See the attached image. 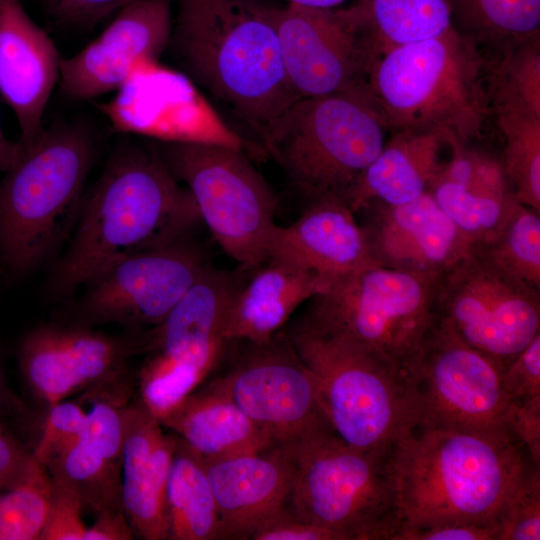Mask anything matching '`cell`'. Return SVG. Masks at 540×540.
Listing matches in <instances>:
<instances>
[{
	"label": "cell",
	"mask_w": 540,
	"mask_h": 540,
	"mask_svg": "<svg viewBox=\"0 0 540 540\" xmlns=\"http://www.w3.org/2000/svg\"><path fill=\"white\" fill-rule=\"evenodd\" d=\"M175 437L166 486L168 540L220 539V517L205 461Z\"/></svg>",
	"instance_id": "83f0119b"
},
{
	"label": "cell",
	"mask_w": 540,
	"mask_h": 540,
	"mask_svg": "<svg viewBox=\"0 0 540 540\" xmlns=\"http://www.w3.org/2000/svg\"><path fill=\"white\" fill-rule=\"evenodd\" d=\"M393 540H497L495 525L450 523L398 531Z\"/></svg>",
	"instance_id": "b9f144b4"
},
{
	"label": "cell",
	"mask_w": 540,
	"mask_h": 540,
	"mask_svg": "<svg viewBox=\"0 0 540 540\" xmlns=\"http://www.w3.org/2000/svg\"><path fill=\"white\" fill-rule=\"evenodd\" d=\"M175 442L142 403L126 406L122 506L135 535L145 540H168L166 486Z\"/></svg>",
	"instance_id": "7402d4cb"
},
{
	"label": "cell",
	"mask_w": 540,
	"mask_h": 540,
	"mask_svg": "<svg viewBox=\"0 0 540 540\" xmlns=\"http://www.w3.org/2000/svg\"><path fill=\"white\" fill-rule=\"evenodd\" d=\"M50 478V506L39 540H84L87 526L82 519L81 497L61 478Z\"/></svg>",
	"instance_id": "8d00e7d4"
},
{
	"label": "cell",
	"mask_w": 540,
	"mask_h": 540,
	"mask_svg": "<svg viewBox=\"0 0 540 540\" xmlns=\"http://www.w3.org/2000/svg\"><path fill=\"white\" fill-rule=\"evenodd\" d=\"M21 150V142L8 139L2 130L0 122V174L6 172L16 161Z\"/></svg>",
	"instance_id": "7dc6e473"
},
{
	"label": "cell",
	"mask_w": 540,
	"mask_h": 540,
	"mask_svg": "<svg viewBox=\"0 0 540 540\" xmlns=\"http://www.w3.org/2000/svg\"><path fill=\"white\" fill-rule=\"evenodd\" d=\"M471 249L505 274L540 290V212L516 199L483 243Z\"/></svg>",
	"instance_id": "4dcf8cb0"
},
{
	"label": "cell",
	"mask_w": 540,
	"mask_h": 540,
	"mask_svg": "<svg viewBox=\"0 0 540 540\" xmlns=\"http://www.w3.org/2000/svg\"><path fill=\"white\" fill-rule=\"evenodd\" d=\"M393 467L396 533L450 523L496 526L505 501L540 468L507 426L419 421H411L397 439Z\"/></svg>",
	"instance_id": "6da1fadb"
},
{
	"label": "cell",
	"mask_w": 540,
	"mask_h": 540,
	"mask_svg": "<svg viewBox=\"0 0 540 540\" xmlns=\"http://www.w3.org/2000/svg\"><path fill=\"white\" fill-rule=\"evenodd\" d=\"M60 61L53 41L21 1L0 0V96L15 114L22 143L43 129Z\"/></svg>",
	"instance_id": "d6986e66"
},
{
	"label": "cell",
	"mask_w": 540,
	"mask_h": 540,
	"mask_svg": "<svg viewBox=\"0 0 540 540\" xmlns=\"http://www.w3.org/2000/svg\"><path fill=\"white\" fill-rule=\"evenodd\" d=\"M208 265L185 239L128 256L86 283L82 310L97 322L154 328Z\"/></svg>",
	"instance_id": "2e32d148"
},
{
	"label": "cell",
	"mask_w": 540,
	"mask_h": 540,
	"mask_svg": "<svg viewBox=\"0 0 540 540\" xmlns=\"http://www.w3.org/2000/svg\"><path fill=\"white\" fill-rule=\"evenodd\" d=\"M385 131L361 88L300 98L272 124L263 143L308 204L330 199L347 204L383 148Z\"/></svg>",
	"instance_id": "8992f818"
},
{
	"label": "cell",
	"mask_w": 540,
	"mask_h": 540,
	"mask_svg": "<svg viewBox=\"0 0 540 540\" xmlns=\"http://www.w3.org/2000/svg\"><path fill=\"white\" fill-rule=\"evenodd\" d=\"M0 401H1V374H0Z\"/></svg>",
	"instance_id": "681fc988"
},
{
	"label": "cell",
	"mask_w": 540,
	"mask_h": 540,
	"mask_svg": "<svg viewBox=\"0 0 540 540\" xmlns=\"http://www.w3.org/2000/svg\"><path fill=\"white\" fill-rule=\"evenodd\" d=\"M508 402L540 395V333L501 369Z\"/></svg>",
	"instance_id": "f35d334b"
},
{
	"label": "cell",
	"mask_w": 540,
	"mask_h": 540,
	"mask_svg": "<svg viewBox=\"0 0 540 540\" xmlns=\"http://www.w3.org/2000/svg\"><path fill=\"white\" fill-rule=\"evenodd\" d=\"M411 421L467 427L505 426L501 367L436 318L403 371Z\"/></svg>",
	"instance_id": "4fadbf2b"
},
{
	"label": "cell",
	"mask_w": 540,
	"mask_h": 540,
	"mask_svg": "<svg viewBox=\"0 0 540 540\" xmlns=\"http://www.w3.org/2000/svg\"><path fill=\"white\" fill-rule=\"evenodd\" d=\"M489 109L540 116V37L514 48L488 68Z\"/></svg>",
	"instance_id": "1f68e13d"
},
{
	"label": "cell",
	"mask_w": 540,
	"mask_h": 540,
	"mask_svg": "<svg viewBox=\"0 0 540 540\" xmlns=\"http://www.w3.org/2000/svg\"><path fill=\"white\" fill-rule=\"evenodd\" d=\"M429 192L472 247L488 240L515 198L501 200L437 178Z\"/></svg>",
	"instance_id": "e575fe53"
},
{
	"label": "cell",
	"mask_w": 540,
	"mask_h": 540,
	"mask_svg": "<svg viewBox=\"0 0 540 540\" xmlns=\"http://www.w3.org/2000/svg\"><path fill=\"white\" fill-rule=\"evenodd\" d=\"M205 464L220 517V539H249L262 522L289 504L292 467L278 446Z\"/></svg>",
	"instance_id": "603a6c76"
},
{
	"label": "cell",
	"mask_w": 540,
	"mask_h": 540,
	"mask_svg": "<svg viewBox=\"0 0 540 540\" xmlns=\"http://www.w3.org/2000/svg\"><path fill=\"white\" fill-rule=\"evenodd\" d=\"M292 467L288 506L341 540H392L398 520L393 449L364 451L331 428L280 445Z\"/></svg>",
	"instance_id": "52a82bcc"
},
{
	"label": "cell",
	"mask_w": 540,
	"mask_h": 540,
	"mask_svg": "<svg viewBox=\"0 0 540 540\" xmlns=\"http://www.w3.org/2000/svg\"><path fill=\"white\" fill-rule=\"evenodd\" d=\"M55 15L75 24H91L133 0H46Z\"/></svg>",
	"instance_id": "ee69618b"
},
{
	"label": "cell",
	"mask_w": 540,
	"mask_h": 540,
	"mask_svg": "<svg viewBox=\"0 0 540 540\" xmlns=\"http://www.w3.org/2000/svg\"><path fill=\"white\" fill-rule=\"evenodd\" d=\"M33 455L27 453L0 427V491L17 483L29 469Z\"/></svg>",
	"instance_id": "f6af8a7d"
},
{
	"label": "cell",
	"mask_w": 540,
	"mask_h": 540,
	"mask_svg": "<svg viewBox=\"0 0 540 540\" xmlns=\"http://www.w3.org/2000/svg\"><path fill=\"white\" fill-rule=\"evenodd\" d=\"M243 271L208 265L149 332L156 349L140 373V392L155 411L167 412L197 389L220 360L228 341L224 328Z\"/></svg>",
	"instance_id": "8fae6325"
},
{
	"label": "cell",
	"mask_w": 540,
	"mask_h": 540,
	"mask_svg": "<svg viewBox=\"0 0 540 540\" xmlns=\"http://www.w3.org/2000/svg\"><path fill=\"white\" fill-rule=\"evenodd\" d=\"M447 136L439 131L394 132L360 177L348 206L356 214L373 203L401 205L428 192L442 170Z\"/></svg>",
	"instance_id": "484cf974"
},
{
	"label": "cell",
	"mask_w": 540,
	"mask_h": 540,
	"mask_svg": "<svg viewBox=\"0 0 540 540\" xmlns=\"http://www.w3.org/2000/svg\"><path fill=\"white\" fill-rule=\"evenodd\" d=\"M504 424L524 444L531 460L540 467V395L510 401Z\"/></svg>",
	"instance_id": "60d3db41"
},
{
	"label": "cell",
	"mask_w": 540,
	"mask_h": 540,
	"mask_svg": "<svg viewBox=\"0 0 540 540\" xmlns=\"http://www.w3.org/2000/svg\"><path fill=\"white\" fill-rule=\"evenodd\" d=\"M51 478L33 456L25 475L0 491V540H39L51 498Z\"/></svg>",
	"instance_id": "836d02e7"
},
{
	"label": "cell",
	"mask_w": 540,
	"mask_h": 540,
	"mask_svg": "<svg viewBox=\"0 0 540 540\" xmlns=\"http://www.w3.org/2000/svg\"><path fill=\"white\" fill-rule=\"evenodd\" d=\"M92 526L87 527L84 540H130L135 532L123 508L99 511Z\"/></svg>",
	"instance_id": "bcb514c9"
},
{
	"label": "cell",
	"mask_w": 540,
	"mask_h": 540,
	"mask_svg": "<svg viewBox=\"0 0 540 540\" xmlns=\"http://www.w3.org/2000/svg\"><path fill=\"white\" fill-rule=\"evenodd\" d=\"M289 82L300 98L356 91L376 60L365 34L343 9L273 8Z\"/></svg>",
	"instance_id": "9a60e30c"
},
{
	"label": "cell",
	"mask_w": 540,
	"mask_h": 540,
	"mask_svg": "<svg viewBox=\"0 0 540 540\" xmlns=\"http://www.w3.org/2000/svg\"><path fill=\"white\" fill-rule=\"evenodd\" d=\"M360 212L370 255L384 267L441 274L472 248L429 191L405 204L373 203Z\"/></svg>",
	"instance_id": "ac0fdd59"
},
{
	"label": "cell",
	"mask_w": 540,
	"mask_h": 540,
	"mask_svg": "<svg viewBox=\"0 0 540 540\" xmlns=\"http://www.w3.org/2000/svg\"><path fill=\"white\" fill-rule=\"evenodd\" d=\"M441 274L367 266L308 300L297 325L350 342L404 371L436 322Z\"/></svg>",
	"instance_id": "ba28073f"
},
{
	"label": "cell",
	"mask_w": 540,
	"mask_h": 540,
	"mask_svg": "<svg viewBox=\"0 0 540 540\" xmlns=\"http://www.w3.org/2000/svg\"><path fill=\"white\" fill-rule=\"evenodd\" d=\"M172 28L171 0L129 2L94 41L61 58V91L88 100L123 88L137 65L157 60L166 50Z\"/></svg>",
	"instance_id": "e0dca14e"
},
{
	"label": "cell",
	"mask_w": 540,
	"mask_h": 540,
	"mask_svg": "<svg viewBox=\"0 0 540 540\" xmlns=\"http://www.w3.org/2000/svg\"><path fill=\"white\" fill-rule=\"evenodd\" d=\"M76 220L51 277L52 291L60 296L121 259L185 239L201 217L156 148H127L107 163Z\"/></svg>",
	"instance_id": "7a4b0ae2"
},
{
	"label": "cell",
	"mask_w": 540,
	"mask_h": 540,
	"mask_svg": "<svg viewBox=\"0 0 540 540\" xmlns=\"http://www.w3.org/2000/svg\"><path fill=\"white\" fill-rule=\"evenodd\" d=\"M287 334L315 380L335 434L360 450L393 449L412 420L403 371L350 342L297 324Z\"/></svg>",
	"instance_id": "9c48e42d"
},
{
	"label": "cell",
	"mask_w": 540,
	"mask_h": 540,
	"mask_svg": "<svg viewBox=\"0 0 540 540\" xmlns=\"http://www.w3.org/2000/svg\"><path fill=\"white\" fill-rule=\"evenodd\" d=\"M237 289L226 319L228 342H263L281 330L294 311L330 282L290 263L268 258Z\"/></svg>",
	"instance_id": "d4e9b609"
},
{
	"label": "cell",
	"mask_w": 540,
	"mask_h": 540,
	"mask_svg": "<svg viewBox=\"0 0 540 540\" xmlns=\"http://www.w3.org/2000/svg\"><path fill=\"white\" fill-rule=\"evenodd\" d=\"M205 462L255 454L271 439L222 391L209 384L194 390L160 421Z\"/></svg>",
	"instance_id": "4316f807"
},
{
	"label": "cell",
	"mask_w": 540,
	"mask_h": 540,
	"mask_svg": "<svg viewBox=\"0 0 540 540\" xmlns=\"http://www.w3.org/2000/svg\"><path fill=\"white\" fill-rule=\"evenodd\" d=\"M451 10L452 26L489 62L539 36L540 0H451Z\"/></svg>",
	"instance_id": "f546056e"
},
{
	"label": "cell",
	"mask_w": 540,
	"mask_h": 540,
	"mask_svg": "<svg viewBox=\"0 0 540 540\" xmlns=\"http://www.w3.org/2000/svg\"><path fill=\"white\" fill-rule=\"evenodd\" d=\"M497 540L540 539V468L533 469L498 512Z\"/></svg>",
	"instance_id": "d590c367"
},
{
	"label": "cell",
	"mask_w": 540,
	"mask_h": 540,
	"mask_svg": "<svg viewBox=\"0 0 540 540\" xmlns=\"http://www.w3.org/2000/svg\"><path fill=\"white\" fill-rule=\"evenodd\" d=\"M489 61L453 26L373 62L364 92L388 131H439L468 144L488 114Z\"/></svg>",
	"instance_id": "277c9868"
},
{
	"label": "cell",
	"mask_w": 540,
	"mask_h": 540,
	"mask_svg": "<svg viewBox=\"0 0 540 540\" xmlns=\"http://www.w3.org/2000/svg\"><path fill=\"white\" fill-rule=\"evenodd\" d=\"M473 181L470 190L501 200L513 198L501 160L480 150L472 149Z\"/></svg>",
	"instance_id": "7bdbcfd3"
},
{
	"label": "cell",
	"mask_w": 540,
	"mask_h": 540,
	"mask_svg": "<svg viewBox=\"0 0 540 540\" xmlns=\"http://www.w3.org/2000/svg\"><path fill=\"white\" fill-rule=\"evenodd\" d=\"M0 180V262L20 275L38 266L77 219L95 158L84 126L44 128Z\"/></svg>",
	"instance_id": "5b68a950"
},
{
	"label": "cell",
	"mask_w": 540,
	"mask_h": 540,
	"mask_svg": "<svg viewBox=\"0 0 540 540\" xmlns=\"http://www.w3.org/2000/svg\"><path fill=\"white\" fill-rule=\"evenodd\" d=\"M435 305L444 327L501 369L540 333V290L473 249L440 275Z\"/></svg>",
	"instance_id": "7c38bea8"
},
{
	"label": "cell",
	"mask_w": 540,
	"mask_h": 540,
	"mask_svg": "<svg viewBox=\"0 0 540 540\" xmlns=\"http://www.w3.org/2000/svg\"><path fill=\"white\" fill-rule=\"evenodd\" d=\"M504 138L500 158L514 198L540 212V116L496 114Z\"/></svg>",
	"instance_id": "d6a6232c"
},
{
	"label": "cell",
	"mask_w": 540,
	"mask_h": 540,
	"mask_svg": "<svg viewBox=\"0 0 540 540\" xmlns=\"http://www.w3.org/2000/svg\"><path fill=\"white\" fill-rule=\"evenodd\" d=\"M268 258L313 272L330 283L377 264L355 213L345 202L331 199L308 204L290 225L275 224Z\"/></svg>",
	"instance_id": "44dd1931"
},
{
	"label": "cell",
	"mask_w": 540,
	"mask_h": 540,
	"mask_svg": "<svg viewBox=\"0 0 540 540\" xmlns=\"http://www.w3.org/2000/svg\"><path fill=\"white\" fill-rule=\"evenodd\" d=\"M49 407L39 440L32 453L45 467L78 436L87 414L76 402L62 400Z\"/></svg>",
	"instance_id": "74e56055"
},
{
	"label": "cell",
	"mask_w": 540,
	"mask_h": 540,
	"mask_svg": "<svg viewBox=\"0 0 540 540\" xmlns=\"http://www.w3.org/2000/svg\"><path fill=\"white\" fill-rule=\"evenodd\" d=\"M287 4L309 8L332 9L346 0H285Z\"/></svg>",
	"instance_id": "c3c4849f"
},
{
	"label": "cell",
	"mask_w": 540,
	"mask_h": 540,
	"mask_svg": "<svg viewBox=\"0 0 540 540\" xmlns=\"http://www.w3.org/2000/svg\"><path fill=\"white\" fill-rule=\"evenodd\" d=\"M273 8L260 0H177L169 46L188 76L263 139L297 100Z\"/></svg>",
	"instance_id": "3957f363"
},
{
	"label": "cell",
	"mask_w": 540,
	"mask_h": 540,
	"mask_svg": "<svg viewBox=\"0 0 540 540\" xmlns=\"http://www.w3.org/2000/svg\"><path fill=\"white\" fill-rule=\"evenodd\" d=\"M191 193L201 221L244 270L266 259L277 198L241 149L208 142H166L156 148Z\"/></svg>",
	"instance_id": "30bf717a"
},
{
	"label": "cell",
	"mask_w": 540,
	"mask_h": 540,
	"mask_svg": "<svg viewBox=\"0 0 540 540\" xmlns=\"http://www.w3.org/2000/svg\"><path fill=\"white\" fill-rule=\"evenodd\" d=\"M124 354L120 342L102 333L44 326L24 337L19 359L32 391L52 406L115 373Z\"/></svg>",
	"instance_id": "ffe728a7"
},
{
	"label": "cell",
	"mask_w": 540,
	"mask_h": 540,
	"mask_svg": "<svg viewBox=\"0 0 540 540\" xmlns=\"http://www.w3.org/2000/svg\"><path fill=\"white\" fill-rule=\"evenodd\" d=\"M247 348L211 384L226 394L272 441L296 442L331 428L315 380L281 330ZM332 429V428H331Z\"/></svg>",
	"instance_id": "5bb4252c"
},
{
	"label": "cell",
	"mask_w": 540,
	"mask_h": 540,
	"mask_svg": "<svg viewBox=\"0 0 540 540\" xmlns=\"http://www.w3.org/2000/svg\"><path fill=\"white\" fill-rule=\"evenodd\" d=\"M342 9L365 34L376 58L452 27L451 0H356Z\"/></svg>",
	"instance_id": "f1b7e54d"
},
{
	"label": "cell",
	"mask_w": 540,
	"mask_h": 540,
	"mask_svg": "<svg viewBox=\"0 0 540 540\" xmlns=\"http://www.w3.org/2000/svg\"><path fill=\"white\" fill-rule=\"evenodd\" d=\"M251 540H341L333 531L308 522L287 505L262 522Z\"/></svg>",
	"instance_id": "ab89813d"
},
{
	"label": "cell",
	"mask_w": 540,
	"mask_h": 540,
	"mask_svg": "<svg viewBox=\"0 0 540 540\" xmlns=\"http://www.w3.org/2000/svg\"><path fill=\"white\" fill-rule=\"evenodd\" d=\"M125 408L119 398L97 400L87 412L78 436L46 465L50 476L70 484L84 506L95 513L107 508H123L121 470Z\"/></svg>",
	"instance_id": "cb8c5ba5"
}]
</instances>
